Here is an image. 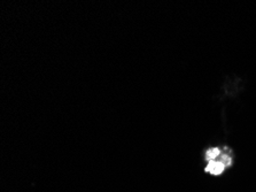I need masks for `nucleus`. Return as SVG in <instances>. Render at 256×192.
I'll use <instances>...</instances> for the list:
<instances>
[{
    "label": "nucleus",
    "instance_id": "obj_1",
    "mask_svg": "<svg viewBox=\"0 0 256 192\" xmlns=\"http://www.w3.org/2000/svg\"><path fill=\"white\" fill-rule=\"evenodd\" d=\"M224 163L221 162V161H209L208 166L206 168V171L208 173L213 174V175H220L224 171Z\"/></svg>",
    "mask_w": 256,
    "mask_h": 192
},
{
    "label": "nucleus",
    "instance_id": "obj_2",
    "mask_svg": "<svg viewBox=\"0 0 256 192\" xmlns=\"http://www.w3.org/2000/svg\"><path fill=\"white\" fill-rule=\"evenodd\" d=\"M220 152H221V151L218 150L217 147H214V149L208 150L207 153H206L207 160H208V161H213L214 159H216V158H217L218 156H220Z\"/></svg>",
    "mask_w": 256,
    "mask_h": 192
},
{
    "label": "nucleus",
    "instance_id": "obj_3",
    "mask_svg": "<svg viewBox=\"0 0 256 192\" xmlns=\"http://www.w3.org/2000/svg\"><path fill=\"white\" fill-rule=\"evenodd\" d=\"M222 159H223V161H221V162H223L224 166H230V164H231V159H230V158L227 157V156H224L223 158H222Z\"/></svg>",
    "mask_w": 256,
    "mask_h": 192
}]
</instances>
